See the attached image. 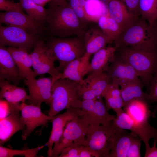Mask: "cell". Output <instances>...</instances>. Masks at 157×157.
Segmentation results:
<instances>
[{"label":"cell","instance_id":"7a4b0ae2","mask_svg":"<svg viewBox=\"0 0 157 157\" xmlns=\"http://www.w3.org/2000/svg\"><path fill=\"white\" fill-rule=\"evenodd\" d=\"M139 16L135 17L113 42L116 48L130 47L138 49L157 48V32L154 25Z\"/></svg>","mask_w":157,"mask_h":157},{"label":"cell","instance_id":"836d02e7","mask_svg":"<svg viewBox=\"0 0 157 157\" xmlns=\"http://www.w3.org/2000/svg\"><path fill=\"white\" fill-rule=\"evenodd\" d=\"M44 146H38L31 149L24 150L13 149L0 146V157H13L15 156H24L25 157H38V152Z\"/></svg>","mask_w":157,"mask_h":157},{"label":"cell","instance_id":"7dc6e473","mask_svg":"<svg viewBox=\"0 0 157 157\" xmlns=\"http://www.w3.org/2000/svg\"></svg>","mask_w":157,"mask_h":157},{"label":"cell","instance_id":"603a6c76","mask_svg":"<svg viewBox=\"0 0 157 157\" xmlns=\"http://www.w3.org/2000/svg\"><path fill=\"white\" fill-rule=\"evenodd\" d=\"M103 97L100 96L96 98L92 108L84 113V115L90 125H107L116 117L115 115L109 113Z\"/></svg>","mask_w":157,"mask_h":157},{"label":"cell","instance_id":"9c48e42d","mask_svg":"<svg viewBox=\"0 0 157 157\" xmlns=\"http://www.w3.org/2000/svg\"><path fill=\"white\" fill-rule=\"evenodd\" d=\"M39 38L16 26L0 25V46L20 48L28 51Z\"/></svg>","mask_w":157,"mask_h":157},{"label":"cell","instance_id":"4fadbf2b","mask_svg":"<svg viewBox=\"0 0 157 157\" xmlns=\"http://www.w3.org/2000/svg\"><path fill=\"white\" fill-rule=\"evenodd\" d=\"M84 114V112L81 109L70 108L66 109L64 113L52 117L50 120L52 123V130L49 139L45 144L48 147V157H51L53 146L61 138L67 122Z\"/></svg>","mask_w":157,"mask_h":157},{"label":"cell","instance_id":"e575fe53","mask_svg":"<svg viewBox=\"0 0 157 157\" xmlns=\"http://www.w3.org/2000/svg\"><path fill=\"white\" fill-rule=\"evenodd\" d=\"M69 4L77 16L84 23L89 24L85 17L84 7L86 0H67Z\"/></svg>","mask_w":157,"mask_h":157},{"label":"cell","instance_id":"6da1fadb","mask_svg":"<svg viewBox=\"0 0 157 157\" xmlns=\"http://www.w3.org/2000/svg\"><path fill=\"white\" fill-rule=\"evenodd\" d=\"M48 3L45 32L49 37L83 36L90 24L80 19L67 0H51Z\"/></svg>","mask_w":157,"mask_h":157},{"label":"cell","instance_id":"bcb514c9","mask_svg":"<svg viewBox=\"0 0 157 157\" xmlns=\"http://www.w3.org/2000/svg\"><path fill=\"white\" fill-rule=\"evenodd\" d=\"M154 24L156 28L157 32V22H155Z\"/></svg>","mask_w":157,"mask_h":157},{"label":"cell","instance_id":"ac0fdd59","mask_svg":"<svg viewBox=\"0 0 157 157\" xmlns=\"http://www.w3.org/2000/svg\"><path fill=\"white\" fill-rule=\"evenodd\" d=\"M92 23L90 24L83 35L86 53L91 55L113 42L97 24Z\"/></svg>","mask_w":157,"mask_h":157},{"label":"cell","instance_id":"f35d334b","mask_svg":"<svg viewBox=\"0 0 157 157\" xmlns=\"http://www.w3.org/2000/svg\"><path fill=\"white\" fill-rule=\"evenodd\" d=\"M129 12L135 17L139 16L138 6L139 0H122Z\"/></svg>","mask_w":157,"mask_h":157},{"label":"cell","instance_id":"cb8c5ba5","mask_svg":"<svg viewBox=\"0 0 157 157\" xmlns=\"http://www.w3.org/2000/svg\"><path fill=\"white\" fill-rule=\"evenodd\" d=\"M121 95L123 103V107L129 102L134 100L149 101V94L143 90V85L139 78L120 85Z\"/></svg>","mask_w":157,"mask_h":157},{"label":"cell","instance_id":"9a60e30c","mask_svg":"<svg viewBox=\"0 0 157 157\" xmlns=\"http://www.w3.org/2000/svg\"><path fill=\"white\" fill-rule=\"evenodd\" d=\"M115 112L116 116L113 120L115 124L120 128L129 130L135 133L143 141L146 149L150 147L149 142L151 138L157 141V129H149L136 125L122 108Z\"/></svg>","mask_w":157,"mask_h":157},{"label":"cell","instance_id":"44dd1931","mask_svg":"<svg viewBox=\"0 0 157 157\" xmlns=\"http://www.w3.org/2000/svg\"><path fill=\"white\" fill-rule=\"evenodd\" d=\"M116 51L115 46L109 44L94 53L90 63L87 74L106 72L114 57Z\"/></svg>","mask_w":157,"mask_h":157},{"label":"cell","instance_id":"1f68e13d","mask_svg":"<svg viewBox=\"0 0 157 157\" xmlns=\"http://www.w3.org/2000/svg\"><path fill=\"white\" fill-rule=\"evenodd\" d=\"M138 10L140 16L153 25L157 19V0H139Z\"/></svg>","mask_w":157,"mask_h":157},{"label":"cell","instance_id":"83f0119b","mask_svg":"<svg viewBox=\"0 0 157 157\" xmlns=\"http://www.w3.org/2000/svg\"><path fill=\"white\" fill-rule=\"evenodd\" d=\"M84 81L82 88L89 90L97 97L102 96L105 89L112 82L106 72L88 74Z\"/></svg>","mask_w":157,"mask_h":157},{"label":"cell","instance_id":"f1b7e54d","mask_svg":"<svg viewBox=\"0 0 157 157\" xmlns=\"http://www.w3.org/2000/svg\"><path fill=\"white\" fill-rule=\"evenodd\" d=\"M102 96L105 99V104L109 110L115 111L123 107L120 86L111 83L109 84L102 93Z\"/></svg>","mask_w":157,"mask_h":157},{"label":"cell","instance_id":"d6986e66","mask_svg":"<svg viewBox=\"0 0 157 157\" xmlns=\"http://www.w3.org/2000/svg\"><path fill=\"white\" fill-rule=\"evenodd\" d=\"M148 102L140 100L131 101L124 108V110L130 116L134 123L140 126L147 129L154 128L148 122L152 115Z\"/></svg>","mask_w":157,"mask_h":157},{"label":"cell","instance_id":"ba28073f","mask_svg":"<svg viewBox=\"0 0 157 157\" xmlns=\"http://www.w3.org/2000/svg\"><path fill=\"white\" fill-rule=\"evenodd\" d=\"M30 54L35 77L48 73L53 79L60 75L61 73L55 66L52 51L43 39H38Z\"/></svg>","mask_w":157,"mask_h":157},{"label":"cell","instance_id":"f546056e","mask_svg":"<svg viewBox=\"0 0 157 157\" xmlns=\"http://www.w3.org/2000/svg\"><path fill=\"white\" fill-rule=\"evenodd\" d=\"M104 3L100 0H86L84 13L89 23H97L101 16L108 14V8L104 6Z\"/></svg>","mask_w":157,"mask_h":157},{"label":"cell","instance_id":"ee69618b","mask_svg":"<svg viewBox=\"0 0 157 157\" xmlns=\"http://www.w3.org/2000/svg\"><path fill=\"white\" fill-rule=\"evenodd\" d=\"M51 0H33L36 4L44 6Z\"/></svg>","mask_w":157,"mask_h":157},{"label":"cell","instance_id":"8992f818","mask_svg":"<svg viewBox=\"0 0 157 157\" xmlns=\"http://www.w3.org/2000/svg\"><path fill=\"white\" fill-rule=\"evenodd\" d=\"M117 128L113 120L106 125H89L82 145L88 147L94 157H109Z\"/></svg>","mask_w":157,"mask_h":157},{"label":"cell","instance_id":"7bdbcfd3","mask_svg":"<svg viewBox=\"0 0 157 157\" xmlns=\"http://www.w3.org/2000/svg\"><path fill=\"white\" fill-rule=\"evenodd\" d=\"M79 157H94L90 150L86 146L82 145L80 146Z\"/></svg>","mask_w":157,"mask_h":157},{"label":"cell","instance_id":"7c38bea8","mask_svg":"<svg viewBox=\"0 0 157 157\" xmlns=\"http://www.w3.org/2000/svg\"><path fill=\"white\" fill-rule=\"evenodd\" d=\"M40 106L25 102L21 104L20 119L26 126L21 135L23 140H25L36 127L45 125L51 119L52 117L46 115L42 112Z\"/></svg>","mask_w":157,"mask_h":157},{"label":"cell","instance_id":"ab89813d","mask_svg":"<svg viewBox=\"0 0 157 157\" xmlns=\"http://www.w3.org/2000/svg\"><path fill=\"white\" fill-rule=\"evenodd\" d=\"M80 146L77 147H68L65 148L62 150L58 157H79Z\"/></svg>","mask_w":157,"mask_h":157},{"label":"cell","instance_id":"30bf717a","mask_svg":"<svg viewBox=\"0 0 157 157\" xmlns=\"http://www.w3.org/2000/svg\"><path fill=\"white\" fill-rule=\"evenodd\" d=\"M0 23L19 27L37 36L43 34L46 31L45 22L38 21L23 12H1Z\"/></svg>","mask_w":157,"mask_h":157},{"label":"cell","instance_id":"8fae6325","mask_svg":"<svg viewBox=\"0 0 157 157\" xmlns=\"http://www.w3.org/2000/svg\"><path fill=\"white\" fill-rule=\"evenodd\" d=\"M24 80L29 93V99L26 104L41 106V104L44 102L50 106L52 97L51 76Z\"/></svg>","mask_w":157,"mask_h":157},{"label":"cell","instance_id":"d6a6232c","mask_svg":"<svg viewBox=\"0 0 157 157\" xmlns=\"http://www.w3.org/2000/svg\"><path fill=\"white\" fill-rule=\"evenodd\" d=\"M19 3L28 15L38 21L45 22L47 10L44 6L36 4L33 0H20Z\"/></svg>","mask_w":157,"mask_h":157},{"label":"cell","instance_id":"5b68a950","mask_svg":"<svg viewBox=\"0 0 157 157\" xmlns=\"http://www.w3.org/2000/svg\"><path fill=\"white\" fill-rule=\"evenodd\" d=\"M46 42L52 51L56 61L59 63L57 68L60 73L69 63L82 57L86 53L83 36L49 37Z\"/></svg>","mask_w":157,"mask_h":157},{"label":"cell","instance_id":"277c9868","mask_svg":"<svg viewBox=\"0 0 157 157\" xmlns=\"http://www.w3.org/2000/svg\"><path fill=\"white\" fill-rule=\"evenodd\" d=\"M116 49V52L134 69L146 85H150L157 67V48L138 49L130 47Z\"/></svg>","mask_w":157,"mask_h":157},{"label":"cell","instance_id":"7402d4cb","mask_svg":"<svg viewBox=\"0 0 157 157\" xmlns=\"http://www.w3.org/2000/svg\"><path fill=\"white\" fill-rule=\"evenodd\" d=\"M7 49L18 67L22 79L35 78L34 71L31 69L32 66L31 58L28 51L20 48L8 47Z\"/></svg>","mask_w":157,"mask_h":157},{"label":"cell","instance_id":"d4e9b609","mask_svg":"<svg viewBox=\"0 0 157 157\" xmlns=\"http://www.w3.org/2000/svg\"><path fill=\"white\" fill-rule=\"evenodd\" d=\"M19 114L11 113L0 120V144L3 145L15 133L24 131L26 126L20 119Z\"/></svg>","mask_w":157,"mask_h":157},{"label":"cell","instance_id":"4316f807","mask_svg":"<svg viewBox=\"0 0 157 157\" xmlns=\"http://www.w3.org/2000/svg\"><path fill=\"white\" fill-rule=\"evenodd\" d=\"M106 4L109 16L119 25L123 30L135 17H136L129 12L122 0H110Z\"/></svg>","mask_w":157,"mask_h":157},{"label":"cell","instance_id":"74e56055","mask_svg":"<svg viewBox=\"0 0 157 157\" xmlns=\"http://www.w3.org/2000/svg\"><path fill=\"white\" fill-rule=\"evenodd\" d=\"M150 85L149 103L157 102V67L151 81Z\"/></svg>","mask_w":157,"mask_h":157},{"label":"cell","instance_id":"8d00e7d4","mask_svg":"<svg viewBox=\"0 0 157 157\" xmlns=\"http://www.w3.org/2000/svg\"><path fill=\"white\" fill-rule=\"evenodd\" d=\"M137 136L132 140L128 150L126 157H140V147L142 140Z\"/></svg>","mask_w":157,"mask_h":157},{"label":"cell","instance_id":"f6af8a7d","mask_svg":"<svg viewBox=\"0 0 157 157\" xmlns=\"http://www.w3.org/2000/svg\"><path fill=\"white\" fill-rule=\"evenodd\" d=\"M105 3L107 4L110 0H100Z\"/></svg>","mask_w":157,"mask_h":157},{"label":"cell","instance_id":"60d3db41","mask_svg":"<svg viewBox=\"0 0 157 157\" xmlns=\"http://www.w3.org/2000/svg\"><path fill=\"white\" fill-rule=\"evenodd\" d=\"M10 106L8 102L3 99L0 100V120L8 116L11 113Z\"/></svg>","mask_w":157,"mask_h":157},{"label":"cell","instance_id":"5bb4252c","mask_svg":"<svg viewBox=\"0 0 157 157\" xmlns=\"http://www.w3.org/2000/svg\"><path fill=\"white\" fill-rule=\"evenodd\" d=\"M106 72L111 78L112 83L119 86L139 78L131 65L116 51Z\"/></svg>","mask_w":157,"mask_h":157},{"label":"cell","instance_id":"52a82bcc","mask_svg":"<svg viewBox=\"0 0 157 157\" xmlns=\"http://www.w3.org/2000/svg\"><path fill=\"white\" fill-rule=\"evenodd\" d=\"M89 125L84 115L68 122L61 138L53 145L51 157H58L62 150L67 147L82 145Z\"/></svg>","mask_w":157,"mask_h":157},{"label":"cell","instance_id":"b9f144b4","mask_svg":"<svg viewBox=\"0 0 157 157\" xmlns=\"http://www.w3.org/2000/svg\"><path fill=\"white\" fill-rule=\"evenodd\" d=\"M157 141L154 140L152 146L146 149L145 157H157V148L156 144Z\"/></svg>","mask_w":157,"mask_h":157},{"label":"cell","instance_id":"2e32d148","mask_svg":"<svg viewBox=\"0 0 157 157\" xmlns=\"http://www.w3.org/2000/svg\"><path fill=\"white\" fill-rule=\"evenodd\" d=\"M0 99H5L9 103L11 113H19L21 104L29 99L25 89L13 85L7 81H0Z\"/></svg>","mask_w":157,"mask_h":157},{"label":"cell","instance_id":"484cf974","mask_svg":"<svg viewBox=\"0 0 157 157\" xmlns=\"http://www.w3.org/2000/svg\"><path fill=\"white\" fill-rule=\"evenodd\" d=\"M137 136L133 132L129 133L125 129L118 127L109 157H126L132 140Z\"/></svg>","mask_w":157,"mask_h":157},{"label":"cell","instance_id":"3957f363","mask_svg":"<svg viewBox=\"0 0 157 157\" xmlns=\"http://www.w3.org/2000/svg\"><path fill=\"white\" fill-rule=\"evenodd\" d=\"M81 87L79 83L68 79H59L54 81L48 115L53 117L64 109H80L82 100L80 95Z\"/></svg>","mask_w":157,"mask_h":157},{"label":"cell","instance_id":"ffe728a7","mask_svg":"<svg viewBox=\"0 0 157 157\" xmlns=\"http://www.w3.org/2000/svg\"><path fill=\"white\" fill-rule=\"evenodd\" d=\"M22 79L18 67L7 48L0 46V81L6 80L17 85Z\"/></svg>","mask_w":157,"mask_h":157},{"label":"cell","instance_id":"e0dca14e","mask_svg":"<svg viewBox=\"0 0 157 157\" xmlns=\"http://www.w3.org/2000/svg\"><path fill=\"white\" fill-rule=\"evenodd\" d=\"M90 56L86 53L82 57L69 63L58 76L52 79V82L58 79L67 78L83 85L84 83L83 77L88 71Z\"/></svg>","mask_w":157,"mask_h":157},{"label":"cell","instance_id":"d590c367","mask_svg":"<svg viewBox=\"0 0 157 157\" xmlns=\"http://www.w3.org/2000/svg\"><path fill=\"white\" fill-rule=\"evenodd\" d=\"M0 10L6 12H23L20 3H15L13 0H0Z\"/></svg>","mask_w":157,"mask_h":157},{"label":"cell","instance_id":"4dcf8cb0","mask_svg":"<svg viewBox=\"0 0 157 157\" xmlns=\"http://www.w3.org/2000/svg\"><path fill=\"white\" fill-rule=\"evenodd\" d=\"M97 23L104 34L113 42L118 38L123 30L108 14L100 17Z\"/></svg>","mask_w":157,"mask_h":157}]
</instances>
